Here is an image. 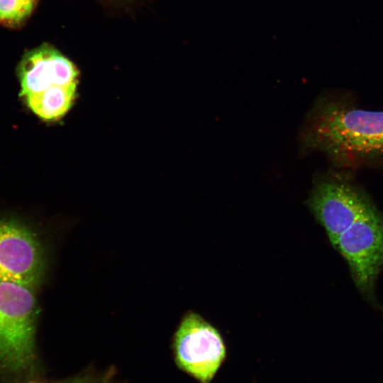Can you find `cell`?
I'll return each instance as SVG.
<instances>
[{"label":"cell","instance_id":"cell-1","mask_svg":"<svg viewBox=\"0 0 383 383\" xmlns=\"http://www.w3.org/2000/svg\"><path fill=\"white\" fill-rule=\"evenodd\" d=\"M299 153L321 152L338 167L383 162V111L332 94L318 96L299 133Z\"/></svg>","mask_w":383,"mask_h":383},{"label":"cell","instance_id":"cell-2","mask_svg":"<svg viewBox=\"0 0 383 383\" xmlns=\"http://www.w3.org/2000/svg\"><path fill=\"white\" fill-rule=\"evenodd\" d=\"M33 289L0 282V369L21 372L35 359L37 318Z\"/></svg>","mask_w":383,"mask_h":383},{"label":"cell","instance_id":"cell-3","mask_svg":"<svg viewBox=\"0 0 383 383\" xmlns=\"http://www.w3.org/2000/svg\"><path fill=\"white\" fill-rule=\"evenodd\" d=\"M305 203L324 228L331 245L354 223L377 206L362 188L349 177L338 172L316 175Z\"/></svg>","mask_w":383,"mask_h":383},{"label":"cell","instance_id":"cell-4","mask_svg":"<svg viewBox=\"0 0 383 383\" xmlns=\"http://www.w3.org/2000/svg\"><path fill=\"white\" fill-rule=\"evenodd\" d=\"M332 246L347 262L360 294L379 306L375 285L383 271V213L376 206L345 231Z\"/></svg>","mask_w":383,"mask_h":383},{"label":"cell","instance_id":"cell-5","mask_svg":"<svg viewBox=\"0 0 383 383\" xmlns=\"http://www.w3.org/2000/svg\"><path fill=\"white\" fill-rule=\"evenodd\" d=\"M174 349L179 367L201 383L211 382L226 355L218 329L192 311L184 316L178 326Z\"/></svg>","mask_w":383,"mask_h":383},{"label":"cell","instance_id":"cell-6","mask_svg":"<svg viewBox=\"0 0 383 383\" xmlns=\"http://www.w3.org/2000/svg\"><path fill=\"white\" fill-rule=\"evenodd\" d=\"M44 271V250L37 234L19 221L0 219V282L34 289Z\"/></svg>","mask_w":383,"mask_h":383},{"label":"cell","instance_id":"cell-7","mask_svg":"<svg viewBox=\"0 0 383 383\" xmlns=\"http://www.w3.org/2000/svg\"><path fill=\"white\" fill-rule=\"evenodd\" d=\"M18 74L23 99L55 86L78 84L79 72L75 65L48 45L28 52L20 62Z\"/></svg>","mask_w":383,"mask_h":383},{"label":"cell","instance_id":"cell-8","mask_svg":"<svg viewBox=\"0 0 383 383\" xmlns=\"http://www.w3.org/2000/svg\"><path fill=\"white\" fill-rule=\"evenodd\" d=\"M77 85L55 86L23 99L33 113L45 121L61 118L70 110L76 97Z\"/></svg>","mask_w":383,"mask_h":383},{"label":"cell","instance_id":"cell-9","mask_svg":"<svg viewBox=\"0 0 383 383\" xmlns=\"http://www.w3.org/2000/svg\"><path fill=\"white\" fill-rule=\"evenodd\" d=\"M34 4L31 0H0V22L19 24L30 15Z\"/></svg>","mask_w":383,"mask_h":383},{"label":"cell","instance_id":"cell-10","mask_svg":"<svg viewBox=\"0 0 383 383\" xmlns=\"http://www.w3.org/2000/svg\"><path fill=\"white\" fill-rule=\"evenodd\" d=\"M64 383H101L96 380L89 379L88 378H77L72 379Z\"/></svg>","mask_w":383,"mask_h":383},{"label":"cell","instance_id":"cell-11","mask_svg":"<svg viewBox=\"0 0 383 383\" xmlns=\"http://www.w3.org/2000/svg\"><path fill=\"white\" fill-rule=\"evenodd\" d=\"M380 310H381V312H382V318H383V307H380Z\"/></svg>","mask_w":383,"mask_h":383},{"label":"cell","instance_id":"cell-12","mask_svg":"<svg viewBox=\"0 0 383 383\" xmlns=\"http://www.w3.org/2000/svg\"><path fill=\"white\" fill-rule=\"evenodd\" d=\"M31 1H35V0H31Z\"/></svg>","mask_w":383,"mask_h":383}]
</instances>
